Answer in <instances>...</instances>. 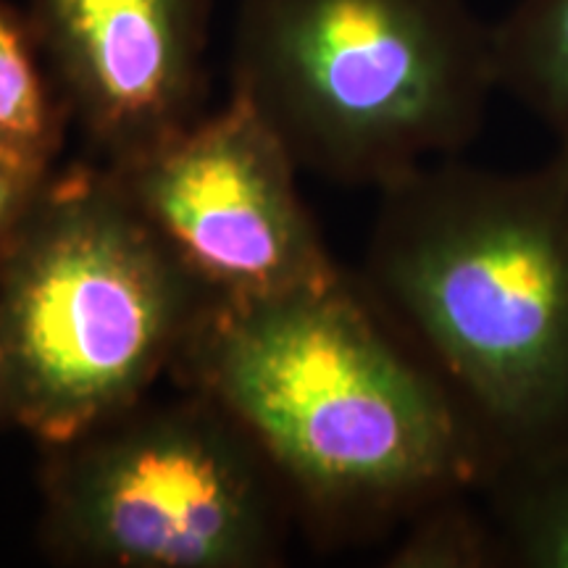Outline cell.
<instances>
[{
  "mask_svg": "<svg viewBox=\"0 0 568 568\" xmlns=\"http://www.w3.org/2000/svg\"><path fill=\"white\" fill-rule=\"evenodd\" d=\"M497 88L527 105L568 161V0H516L493 24Z\"/></svg>",
  "mask_w": 568,
  "mask_h": 568,
  "instance_id": "9",
  "label": "cell"
},
{
  "mask_svg": "<svg viewBox=\"0 0 568 568\" xmlns=\"http://www.w3.org/2000/svg\"><path fill=\"white\" fill-rule=\"evenodd\" d=\"M477 489L432 500L403 524L387 552L389 568H514L500 527L489 508L468 500Z\"/></svg>",
  "mask_w": 568,
  "mask_h": 568,
  "instance_id": "11",
  "label": "cell"
},
{
  "mask_svg": "<svg viewBox=\"0 0 568 568\" xmlns=\"http://www.w3.org/2000/svg\"><path fill=\"white\" fill-rule=\"evenodd\" d=\"M232 92L297 169L382 193L477 140L493 24L468 0H243Z\"/></svg>",
  "mask_w": 568,
  "mask_h": 568,
  "instance_id": "3",
  "label": "cell"
},
{
  "mask_svg": "<svg viewBox=\"0 0 568 568\" xmlns=\"http://www.w3.org/2000/svg\"><path fill=\"white\" fill-rule=\"evenodd\" d=\"M45 182L48 180H32V176L0 163V261L24 226Z\"/></svg>",
  "mask_w": 568,
  "mask_h": 568,
  "instance_id": "12",
  "label": "cell"
},
{
  "mask_svg": "<svg viewBox=\"0 0 568 568\" xmlns=\"http://www.w3.org/2000/svg\"><path fill=\"white\" fill-rule=\"evenodd\" d=\"M11 422V393H9V361H6L3 329H0V424Z\"/></svg>",
  "mask_w": 568,
  "mask_h": 568,
  "instance_id": "13",
  "label": "cell"
},
{
  "mask_svg": "<svg viewBox=\"0 0 568 568\" xmlns=\"http://www.w3.org/2000/svg\"><path fill=\"white\" fill-rule=\"evenodd\" d=\"M126 197L219 301H258L343 276L297 193L284 142L240 95L109 166Z\"/></svg>",
  "mask_w": 568,
  "mask_h": 568,
  "instance_id": "6",
  "label": "cell"
},
{
  "mask_svg": "<svg viewBox=\"0 0 568 568\" xmlns=\"http://www.w3.org/2000/svg\"><path fill=\"white\" fill-rule=\"evenodd\" d=\"M174 368L222 408L329 537L403 527L477 489L497 450L450 382L347 276L213 301Z\"/></svg>",
  "mask_w": 568,
  "mask_h": 568,
  "instance_id": "1",
  "label": "cell"
},
{
  "mask_svg": "<svg viewBox=\"0 0 568 568\" xmlns=\"http://www.w3.org/2000/svg\"><path fill=\"white\" fill-rule=\"evenodd\" d=\"M32 11L61 101L109 166L197 119L203 0H32Z\"/></svg>",
  "mask_w": 568,
  "mask_h": 568,
  "instance_id": "7",
  "label": "cell"
},
{
  "mask_svg": "<svg viewBox=\"0 0 568 568\" xmlns=\"http://www.w3.org/2000/svg\"><path fill=\"white\" fill-rule=\"evenodd\" d=\"M40 537L53 560L105 568H264L282 558V479L201 395L126 408L48 445Z\"/></svg>",
  "mask_w": 568,
  "mask_h": 568,
  "instance_id": "5",
  "label": "cell"
},
{
  "mask_svg": "<svg viewBox=\"0 0 568 568\" xmlns=\"http://www.w3.org/2000/svg\"><path fill=\"white\" fill-rule=\"evenodd\" d=\"M211 301L109 169L51 174L0 261L11 424L48 447L138 406Z\"/></svg>",
  "mask_w": 568,
  "mask_h": 568,
  "instance_id": "4",
  "label": "cell"
},
{
  "mask_svg": "<svg viewBox=\"0 0 568 568\" xmlns=\"http://www.w3.org/2000/svg\"><path fill=\"white\" fill-rule=\"evenodd\" d=\"M364 284L497 456L566 435L568 161L497 172L445 159L389 184Z\"/></svg>",
  "mask_w": 568,
  "mask_h": 568,
  "instance_id": "2",
  "label": "cell"
},
{
  "mask_svg": "<svg viewBox=\"0 0 568 568\" xmlns=\"http://www.w3.org/2000/svg\"><path fill=\"white\" fill-rule=\"evenodd\" d=\"M479 495L514 568H568V432L497 456Z\"/></svg>",
  "mask_w": 568,
  "mask_h": 568,
  "instance_id": "8",
  "label": "cell"
},
{
  "mask_svg": "<svg viewBox=\"0 0 568 568\" xmlns=\"http://www.w3.org/2000/svg\"><path fill=\"white\" fill-rule=\"evenodd\" d=\"M38 38L0 6V163L48 180L63 138V111L38 61Z\"/></svg>",
  "mask_w": 568,
  "mask_h": 568,
  "instance_id": "10",
  "label": "cell"
}]
</instances>
